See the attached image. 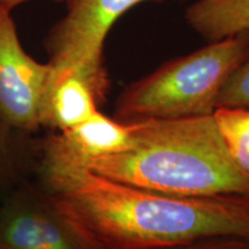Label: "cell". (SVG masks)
Returning <instances> with one entry per match:
<instances>
[{
    "label": "cell",
    "instance_id": "1",
    "mask_svg": "<svg viewBox=\"0 0 249 249\" xmlns=\"http://www.w3.org/2000/svg\"><path fill=\"white\" fill-rule=\"evenodd\" d=\"M35 178L98 249H155L213 236L249 240V196L187 197L107 179L39 149Z\"/></svg>",
    "mask_w": 249,
    "mask_h": 249
},
{
    "label": "cell",
    "instance_id": "2",
    "mask_svg": "<svg viewBox=\"0 0 249 249\" xmlns=\"http://www.w3.org/2000/svg\"><path fill=\"white\" fill-rule=\"evenodd\" d=\"M98 176L187 197L248 195L249 174L233 160L213 113L134 123L124 152L88 161Z\"/></svg>",
    "mask_w": 249,
    "mask_h": 249
},
{
    "label": "cell",
    "instance_id": "3",
    "mask_svg": "<svg viewBox=\"0 0 249 249\" xmlns=\"http://www.w3.org/2000/svg\"><path fill=\"white\" fill-rule=\"evenodd\" d=\"M249 58V39L231 37L164 62L119 93L114 119L123 123L213 114L230 75Z\"/></svg>",
    "mask_w": 249,
    "mask_h": 249
},
{
    "label": "cell",
    "instance_id": "4",
    "mask_svg": "<svg viewBox=\"0 0 249 249\" xmlns=\"http://www.w3.org/2000/svg\"><path fill=\"white\" fill-rule=\"evenodd\" d=\"M66 12L45 37L53 73L76 71L107 101L110 80L104 62L105 40L123 15L136 5L158 0H64Z\"/></svg>",
    "mask_w": 249,
    "mask_h": 249
},
{
    "label": "cell",
    "instance_id": "5",
    "mask_svg": "<svg viewBox=\"0 0 249 249\" xmlns=\"http://www.w3.org/2000/svg\"><path fill=\"white\" fill-rule=\"evenodd\" d=\"M0 249H98L33 178L0 198Z\"/></svg>",
    "mask_w": 249,
    "mask_h": 249
},
{
    "label": "cell",
    "instance_id": "6",
    "mask_svg": "<svg viewBox=\"0 0 249 249\" xmlns=\"http://www.w3.org/2000/svg\"><path fill=\"white\" fill-rule=\"evenodd\" d=\"M51 74L49 62L23 49L12 12L0 8V120L23 133L38 132Z\"/></svg>",
    "mask_w": 249,
    "mask_h": 249
},
{
    "label": "cell",
    "instance_id": "7",
    "mask_svg": "<svg viewBox=\"0 0 249 249\" xmlns=\"http://www.w3.org/2000/svg\"><path fill=\"white\" fill-rule=\"evenodd\" d=\"M134 123H123L97 111L64 132H51L39 141L40 151L85 166L104 156L120 154L132 144Z\"/></svg>",
    "mask_w": 249,
    "mask_h": 249
},
{
    "label": "cell",
    "instance_id": "8",
    "mask_svg": "<svg viewBox=\"0 0 249 249\" xmlns=\"http://www.w3.org/2000/svg\"><path fill=\"white\" fill-rule=\"evenodd\" d=\"M104 103L81 74L52 71L43 104L42 128L64 132L92 117Z\"/></svg>",
    "mask_w": 249,
    "mask_h": 249
},
{
    "label": "cell",
    "instance_id": "9",
    "mask_svg": "<svg viewBox=\"0 0 249 249\" xmlns=\"http://www.w3.org/2000/svg\"><path fill=\"white\" fill-rule=\"evenodd\" d=\"M187 23L208 42L249 39V0H196L187 7Z\"/></svg>",
    "mask_w": 249,
    "mask_h": 249
},
{
    "label": "cell",
    "instance_id": "10",
    "mask_svg": "<svg viewBox=\"0 0 249 249\" xmlns=\"http://www.w3.org/2000/svg\"><path fill=\"white\" fill-rule=\"evenodd\" d=\"M39 141L0 120V198L35 176Z\"/></svg>",
    "mask_w": 249,
    "mask_h": 249
},
{
    "label": "cell",
    "instance_id": "11",
    "mask_svg": "<svg viewBox=\"0 0 249 249\" xmlns=\"http://www.w3.org/2000/svg\"><path fill=\"white\" fill-rule=\"evenodd\" d=\"M213 117L233 160L249 174V108L218 107Z\"/></svg>",
    "mask_w": 249,
    "mask_h": 249
},
{
    "label": "cell",
    "instance_id": "12",
    "mask_svg": "<svg viewBox=\"0 0 249 249\" xmlns=\"http://www.w3.org/2000/svg\"><path fill=\"white\" fill-rule=\"evenodd\" d=\"M218 107L249 108V58L227 79L218 96Z\"/></svg>",
    "mask_w": 249,
    "mask_h": 249
},
{
    "label": "cell",
    "instance_id": "13",
    "mask_svg": "<svg viewBox=\"0 0 249 249\" xmlns=\"http://www.w3.org/2000/svg\"><path fill=\"white\" fill-rule=\"evenodd\" d=\"M155 249H249V240L236 236H213Z\"/></svg>",
    "mask_w": 249,
    "mask_h": 249
},
{
    "label": "cell",
    "instance_id": "14",
    "mask_svg": "<svg viewBox=\"0 0 249 249\" xmlns=\"http://www.w3.org/2000/svg\"><path fill=\"white\" fill-rule=\"evenodd\" d=\"M34 1V0H0V8L7 9V11H13L15 7L18 6L26 4V2H30ZM51 1H55V2H61L64 0H51Z\"/></svg>",
    "mask_w": 249,
    "mask_h": 249
},
{
    "label": "cell",
    "instance_id": "15",
    "mask_svg": "<svg viewBox=\"0 0 249 249\" xmlns=\"http://www.w3.org/2000/svg\"><path fill=\"white\" fill-rule=\"evenodd\" d=\"M158 1H163V0H158Z\"/></svg>",
    "mask_w": 249,
    "mask_h": 249
}]
</instances>
